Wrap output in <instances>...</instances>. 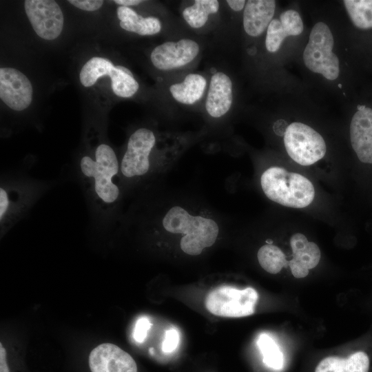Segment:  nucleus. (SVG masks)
Segmentation results:
<instances>
[{
	"mask_svg": "<svg viewBox=\"0 0 372 372\" xmlns=\"http://www.w3.org/2000/svg\"><path fill=\"white\" fill-rule=\"evenodd\" d=\"M302 30L303 23L299 13L294 10L284 11L280 15V19H272L267 28L265 39L267 50L276 52L286 37L299 35Z\"/></svg>",
	"mask_w": 372,
	"mask_h": 372,
	"instance_id": "2eb2a0df",
	"label": "nucleus"
},
{
	"mask_svg": "<svg viewBox=\"0 0 372 372\" xmlns=\"http://www.w3.org/2000/svg\"><path fill=\"white\" fill-rule=\"evenodd\" d=\"M114 2L116 3V4L121 5V6L129 7L130 6H136L141 3V2H143V1H141V0H114Z\"/></svg>",
	"mask_w": 372,
	"mask_h": 372,
	"instance_id": "7c9ffc66",
	"label": "nucleus"
},
{
	"mask_svg": "<svg viewBox=\"0 0 372 372\" xmlns=\"http://www.w3.org/2000/svg\"><path fill=\"white\" fill-rule=\"evenodd\" d=\"M116 230L134 229L145 234L160 232L180 237V248L198 256L217 240L220 223L207 209L185 203H167L154 190L134 197Z\"/></svg>",
	"mask_w": 372,
	"mask_h": 372,
	"instance_id": "f257e3e1",
	"label": "nucleus"
},
{
	"mask_svg": "<svg viewBox=\"0 0 372 372\" xmlns=\"http://www.w3.org/2000/svg\"><path fill=\"white\" fill-rule=\"evenodd\" d=\"M258 300L252 287L240 290L230 286H220L207 296L205 306L212 314L227 318H240L252 315Z\"/></svg>",
	"mask_w": 372,
	"mask_h": 372,
	"instance_id": "0eeeda50",
	"label": "nucleus"
},
{
	"mask_svg": "<svg viewBox=\"0 0 372 372\" xmlns=\"http://www.w3.org/2000/svg\"><path fill=\"white\" fill-rule=\"evenodd\" d=\"M179 343V333L176 329L166 331L162 344V350L165 353L174 351Z\"/></svg>",
	"mask_w": 372,
	"mask_h": 372,
	"instance_id": "393cba45",
	"label": "nucleus"
},
{
	"mask_svg": "<svg viewBox=\"0 0 372 372\" xmlns=\"http://www.w3.org/2000/svg\"><path fill=\"white\" fill-rule=\"evenodd\" d=\"M32 85L28 77L12 68L0 69V98L10 108L22 111L31 103Z\"/></svg>",
	"mask_w": 372,
	"mask_h": 372,
	"instance_id": "9d476101",
	"label": "nucleus"
},
{
	"mask_svg": "<svg viewBox=\"0 0 372 372\" xmlns=\"http://www.w3.org/2000/svg\"><path fill=\"white\" fill-rule=\"evenodd\" d=\"M119 25L125 30L135 32L142 36L156 34L161 30V21L158 18L154 17L144 18L139 16L138 19L132 23L120 21Z\"/></svg>",
	"mask_w": 372,
	"mask_h": 372,
	"instance_id": "b1692460",
	"label": "nucleus"
},
{
	"mask_svg": "<svg viewBox=\"0 0 372 372\" xmlns=\"http://www.w3.org/2000/svg\"><path fill=\"white\" fill-rule=\"evenodd\" d=\"M276 1L273 0H249L243 12V27L251 37L260 35L272 21Z\"/></svg>",
	"mask_w": 372,
	"mask_h": 372,
	"instance_id": "f3484780",
	"label": "nucleus"
},
{
	"mask_svg": "<svg viewBox=\"0 0 372 372\" xmlns=\"http://www.w3.org/2000/svg\"><path fill=\"white\" fill-rule=\"evenodd\" d=\"M348 14L358 28H372V0H344Z\"/></svg>",
	"mask_w": 372,
	"mask_h": 372,
	"instance_id": "4be33fe9",
	"label": "nucleus"
},
{
	"mask_svg": "<svg viewBox=\"0 0 372 372\" xmlns=\"http://www.w3.org/2000/svg\"><path fill=\"white\" fill-rule=\"evenodd\" d=\"M218 8L217 0H196L192 6L184 9L183 16L192 28H199L206 23L209 15L217 12Z\"/></svg>",
	"mask_w": 372,
	"mask_h": 372,
	"instance_id": "aec40b11",
	"label": "nucleus"
},
{
	"mask_svg": "<svg viewBox=\"0 0 372 372\" xmlns=\"http://www.w3.org/2000/svg\"><path fill=\"white\" fill-rule=\"evenodd\" d=\"M260 265L266 271L276 274L288 266V261L282 251L272 243L262 246L257 254Z\"/></svg>",
	"mask_w": 372,
	"mask_h": 372,
	"instance_id": "412c9836",
	"label": "nucleus"
},
{
	"mask_svg": "<svg viewBox=\"0 0 372 372\" xmlns=\"http://www.w3.org/2000/svg\"><path fill=\"white\" fill-rule=\"evenodd\" d=\"M284 143L289 156L297 163L310 165L322 159L326 153L322 136L310 126L294 122L287 127Z\"/></svg>",
	"mask_w": 372,
	"mask_h": 372,
	"instance_id": "6e6552de",
	"label": "nucleus"
},
{
	"mask_svg": "<svg viewBox=\"0 0 372 372\" xmlns=\"http://www.w3.org/2000/svg\"><path fill=\"white\" fill-rule=\"evenodd\" d=\"M350 138L359 160L372 164V109L359 106L350 125Z\"/></svg>",
	"mask_w": 372,
	"mask_h": 372,
	"instance_id": "ddd939ff",
	"label": "nucleus"
},
{
	"mask_svg": "<svg viewBox=\"0 0 372 372\" xmlns=\"http://www.w3.org/2000/svg\"><path fill=\"white\" fill-rule=\"evenodd\" d=\"M105 76H110L112 90L118 96L129 98L138 90V83L129 69L114 65L112 61L103 57L94 56L88 60L81 68L79 79L84 87H88Z\"/></svg>",
	"mask_w": 372,
	"mask_h": 372,
	"instance_id": "423d86ee",
	"label": "nucleus"
},
{
	"mask_svg": "<svg viewBox=\"0 0 372 372\" xmlns=\"http://www.w3.org/2000/svg\"><path fill=\"white\" fill-rule=\"evenodd\" d=\"M25 11L37 34L45 40H54L61 33L64 18L59 4L53 0H26Z\"/></svg>",
	"mask_w": 372,
	"mask_h": 372,
	"instance_id": "1a4fd4ad",
	"label": "nucleus"
},
{
	"mask_svg": "<svg viewBox=\"0 0 372 372\" xmlns=\"http://www.w3.org/2000/svg\"><path fill=\"white\" fill-rule=\"evenodd\" d=\"M74 6L85 11H95L103 4L102 0H69Z\"/></svg>",
	"mask_w": 372,
	"mask_h": 372,
	"instance_id": "bb28decb",
	"label": "nucleus"
},
{
	"mask_svg": "<svg viewBox=\"0 0 372 372\" xmlns=\"http://www.w3.org/2000/svg\"><path fill=\"white\" fill-rule=\"evenodd\" d=\"M258 346L263 356V362L274 369H280L283 364V356L277 344L267 334L260 335Z\"/></svg>",
	"mask_w": 372,
	"mask_h": 372,
	"instance_id": "5701e85b",
	"label": "nucleus"
},
{
	"mask_svg": "<svg viewBox=\"0 0 372 372\" xmlns=\"http://www.w3.org/2000/svg\"><path fill=\"white\" fill-rule=\"evenodd\" d=\"M260 185L269 199L283 206L302 208L314 199L315 189L308 178L280 167L273 166L265 170L260 176Z\"/></svg>",
	"mask_w": 372,
	"mask_h": 372,
	"instance_id": "20e7f679",
	"label": "nucleus"
},
{
	"mask_svg": "<svg viewBox=\"0 0 372 372\" xmlns=\"http://www.w3.org/2000/svg\"><path fill=\"white\" fill-rule=\"evenodd\" d=\"M232 101L230 78L223 72L214 74L211 78L205 103L207 113L214 118L221 117L229 110Z\"/></svg>",
	"mask_w": 372,
	"mask_h": 372,
	"instance_id": "dca6fc26",
	"label": "nucleus"
},
{
	"mask_svg": "<svg viewBox=\"0 0 372 372\" xmlns=\"http://www.w3.org/2000/svg\"><path fill=\"white\" fill-rule=\"evenodd\" d=\"M92 372H138L136 362L126 351L111 343H103L90 353Z\"/></svg>",
	"mask_w": 372,
	"mask_h": 372,
	"instance_id": "f8f14e48",
	"label": "nucleus"
},
{
	"mask_svg": "<svg viewBox=\"0 0 372 372\" xmlns=\"http://www.w3.org/2000/svg\"><path fill=\"white\" fill-rule=\"evenodd\" d=\"M333 44V34L329 26L318 22L313 27L303 52L306 67L328 80L336 79L340 74L339 59L332 51Z\"/></svg>",
	"mask_w": 372,
	"mask_h": 372,
	"instance_id": "39448f33",
	"label": "nucleus"
},
{
	"mask_svg": "<svg viewBox=\"0 0 372 372\" xmlns=\"http://www.w3.org/2000/svg\"><path fill=\"white\" fill-rule=\"evenodd\" d=\"M31 167L9 168L0 175V231L6 235L25 219L36 204L63 178L41 179Z\"/></svg>",
	"mask_w": 372,
	"mask_h": 372,
	"instance_id": "7ed1b4c3",
	"label": "nucleus"
},
{
	"mask_svg": "<svg viewBox=\"0 0 372 372\" xmlns=\"http://www.w3.org/2000/svg\"><path fill=\"white\" fill-rule=\"evenodd\" d=\"M369 359L366 353L358 351L347 358L329 356L322 359L315 372H368Z\"/></svg>",
	"mask_w": 372,
	"mask_h": 372,
	"instance_id": "a211bd4d",
	"label": "nucleus"
},
{
	"mask_svg": "<svg viewBox=\"0 0 372 372\" xmlns=\"http://www.w3.org/2000/svg\"><path fill=\"white\" fill-rule=\"evenodd\" d=\"M151 325V322L146 317L137 320L133 333V337L137 342L142 343L145 341Z\"/></svg>",
	"mask_w": 372,
	"mask_h": 372,
	"instance_id": "a878e982",
	"label": "nucleus"
},
{
	"mask_svg": "<svg viewBox=\"0 0 372 372\" xmlns=\"http://www.w3.org/2000/svg\"><path fill=\"white\" fill-rule=\"evenodd\" d=\"M0 372H10L6 361V351L2 344H0Z\"/></svg>",
	"mask_w": 372,
	"mask_h": 372,
	"instance_id": "c85d7f7f",
	"label": "nucleus"
},
{
	"mask_svg": "<svg viewBox=\"0 0 372 372\" xmlns=\"http://www.w3.org/2000/svg\"><path fill=\"white\" fill-rule=\"evenodd\" d=\"M70 174L85 198L90 231L108 237L124 213L119 157L109 144L99 143L90 153L85 151L78 157Z\"/></svg>",
	"mask_w": 372,
	"mask_h": 372,
	"instance_id": "f03ea898",
	"label": "nucleus"
},
{
	"mask_svg": "<svg viewBox=\"0 0 372 372\" xmlns=\"http://www.w3.org/2000/svg\"><path fill=\"white\" fill-rule=\"evenodd\" d=\"M227 4L234 11L241 10L246 4L245 0H227Z\"/></svg>",
	"mask_w": 372,
	"mask_h": 372,
	"instance_id": "c756f323",
	"label": "nucleus"
},
{
	"mask_svg": "<svg viewBox=\"0 0 372 372\" xmlns=\"http://www.w3.org/2000/svg\"><path fill=\"white\" fill-rule=\"evenodd\" d=\"M206 85V79L203 76L198 74H189L183 82L172 85L169 91L176 101L192 105L203 96Z\"/></svg>",
	"mask_w": 372,
	"mask_h": 372,
	"instance_id": "6ab92c4d",
	"label": "nucleus"
},
{
	"mask_svg": "<svg viewBox=\"0 0 372 372\" xmlns=\"http://www.w3.org/2000/svg\"><path fill=\"white\" fill-rule=\"evenodd\" d=\"M116 12L120 21L125 23L134 22L140 16L133 9L125 6H119L117 8Z\"/></svg>",
	"mask_w": 372,
	"mask_h": 372,
	"instance_id": "cd10ccee",
	"label": "nucleus"
},
{
	"mask_svg": "<svg viewBox=\"0 0 372 372\" xmlns=\"http://www.w3.org/2000/svg\"><path fill=\"white\" fill-rule=\"evenodd\" d=\"M293 258L288 261L291 273L295 278L306 277L309 270L314 268L320 259V250L313 242H309L300 233L293 234L290 239Z\"/></svg>",
	"mask_w": 372,
	"mask_h": 372,
	"instance_id": "4468645a",
	"label": "nucleus"
},
{
	"mask_svg": "<svg viewBox=\"0 0 372 372\" xmlns=\"http://www.w3.org/2000/svg\"><path fill=\"white\" fill-rule=\"evenodd\" d=\"M199 52V45L194 40L183 39L176 42L167 41L156 46L150 59L158 69L169 70L184 66L192 61Z\"/></svg>",
	"mask_w": 372,
	"mask_h": 372,
	"instance_id": "9b49d317",
	"label": "nucleus"
}]
</instances>
